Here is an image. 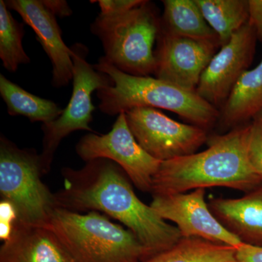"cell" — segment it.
I'll list each match as a JSON object with an SVG mask.
<instances>
[{"mask_svg": "<svg viewBox=\"0 0 262 262\" xmlns=\"http://www.w3.org/2000/svg\"><path fill=\"white\" fill-rule=\"evenodd\" d=\"M161 20L149 1L122 14L100 13L91 31L102 43L103 56L119 70L134 76L148 77L156 67L154 45Z\"/></svg>", "mask_w": 262, "mask_h": 262, "instance_id": "5b68a950", "label": "cell"}, {"mask_svg": "<svg viewBox=\"0 0 262 262\" xmlns=\"http://www.w3.org/2000/svg\"><path fill=\"white\" fill-rule=\"evenodd\" d=\"M125 114L139 145L161 162L194 154L208 140L205 129L175 121L157 108H134Z\"/></svg>", "mask_w": 262, "mask_h": 262, "instance_id": "9c48e42d", "label": "cell"}, {"mask_svg": "<svg viewBox=\"0 0 262 262\" xmlns=\"http://www.w3.org/2000/svg\"><path fill=\"white\" fill-rule=\"evenodd\" d=\"M94 67L113 81L111 85L97 91L98 108L105 115H119L134 108H163L206 130L220 118L218 108L196 92L157 77L128 75L110 64L103 56Z\"/></svg>", "mask_w": 262, "mask_h": 262, "instance_id": "3957f363", "label": "cell"}, {"mask_svg": "<svg viewBox=\"0 0 262 262\" xmlns=\"http://www.w3.org/2000/svg\"><path fill=\"white\" fill-rule=\"evenodd\" d=\"M0 94L11 116H24L31 122L48 124L57 120L63 110L51 100L29 93L18 84L0 75Z\"/></svg>", "mask_w": 262, "mask_h": 262, "instance_id": "ac0fdd59", "label": "cell"}, {"mask_svg": "<svg viewBox=\"0 0 262 262\" xmlns=\"http://www.w3.org/2000/svg\"><path fill=\"white\" fill-rule=\"evenodd\" d=\"M76 151L86 163L96 159L113 161L142 192H151L153 179L162 163L139 145L129 128L125 113L118 115L108 134L83 136Z\"/></svg>", "mask_w": 262, "mask_h": 262, "instance_id": "ba28073f", "label": "cell"}, {"mask_svg": "<svg viewBox=\"0 0 262 262\" xmlns=\"http://www.w3.org/2000/svg\"><path fill=\"white\" fill-rule=\"evenodd\" d=\"M248 21L256 31L257 39L262 41V0H248Z\"/></svg>", "mask_w": 262, "mask_h": 262, "instance_id": "484cf974", "label": "cell"}, {"mask_svg": "<svg viewBox=\"0 0 262 262\" xmlns=\"http://www.w3.org/2000/svg\"><path fill=\"white\" fill-rule=\"evenodd\" d=\"M144 262H237L236 248L196 237H182L173 247Z\"/></svg>", "mask_w": 262, "mask_h": 262, "instance_id": "ffe728a7", "label": "cell"}, {"mask_svg": "<svg viewBox=\"0 0 262 262\" xmlns=\"http://www.w3.org/2000/svg\"><path fill=\"white\" fill-rule=\"evenodd\" d=\"M256 39V31L248 21L211 58L201 76L196 94L215 108L223 106L252 63Z\"/></svg>", "mask_w": 262, "mask_h": 262, "instance_id": "30bf717a", "label": "cell"}, {"mask_svg": "<svg viewBox=\"0 0 262 262\" xmlns=\"http://www.w3.org/2000/svg\"><path fill=\"white\" fill-rule=\"evenodd\" d=\"M249 125L237 127L212 139L201 152L162 162L153 179V195L223 187L250 192L262 179L253 168L248 153Z\"/></svg>", "mask_w": 262, "mask_h": 262, "instance_id": "7a4b0ae2", "label": "cell"}, {"mask_svg": "<svg viewBox=\"0 0 262 262\" xmlns=\"http://www.w3.org/2000/svg\"><path fill=\"white\" fill-rule=\"evenodd\" d=\"M208 205L217 220L243 244L262 246V187L242 198H214Z\"/></svg>", "mask_w": 262, "mask_h": 262, "instance_id": "5bb4252c", "label": "cell"}, {"mask_svg": "<svg viewBox=\"0 0 262 262\" xmlns=\"http://www.w3.org/2000/svg\"><path fill=\"white\" fill-rule=\"evenodd\" d=\"M0 262H72L49 229L16 221L13 233L0 249Z\"/></svg>", "mask_w": 262, "mask_h": 262, "instance_id": "9a60e30c", "label": "cell"}, {"mask_svg": "<svg viewBox=\"0 0 262 262\" xmlns=\"http://www.w3.org/2000/svg\"><path fill=\"white\" fill-rule=\"evenodd\" d=\"M46 227L56 235L72 262H144L150 258L135 234L97 211L81 214L57 208Z\"/></svg>", "mask_w": 262, "mask_h": 262, "instance_id": "277c9868", "label": "cell"}, {"mask_svg": "<svg viewBox=\"0 0 262 262\" xmlns=\"http://www.w3.org/2000/svg\"><path fill=\"white\" fill-rule=\"evenodd\" d=\"M253 120H257V121L259 122L262 125V110L255 116Z\"/></svg>", "mask_w": 262, "mask_h": 262, "instance_id": "83f0119b", "label": "cell"}, {"mask_svg": "<svg viewBox=\"0 0 262 262\" xmlns=\"http://www.w3.org/2000/svg\"><path fill=\"white\" fill-rule=\"evenodd\" d=\"M220 46L212 41L171 35L160 29L155 51L157 78L196 92L203 72Z\"/></svg>", "mask_w": 262, "mask_h": 262, "instance_id": "7c38bea8", "label": "cell"}, {"mask_svg": "<svg viewBox=\"0 0 262 262\" xmlns=\"http://www.w3.org/2000/svg\"><path fill=\"white\" fill-rule=\"evenodd\" d=\"M202 14L216 34L221 47L230 40L248 23V3L246 0H195Z\"/></svg>", "mask_w": 262, "mask_h": 262, "instance_id": "d6986e66", "label": "cell"}, {"mask_svg": "<svg viewBox=\"0 0 262 262\" xmlns=\"http://www.w3.org/2000/svg\"><path fill=\"white\" fill-rule=\"evenodd\" d=\"M248 153L253 168L262 179V125L256 120L249 125Z\"/></svg>", "mask_w": 262, "mask_h": 262, "instance_id": "7402d4cb", "label": "cell"}, {"mask_svg": "<svg viewBox=\"0 0 262 262\" xmlns=\"http://www.w3.org/2000/svg\"><path fill=\"white\" fill-rule=\"evenodd\" d=\"M261 110L262 60L241 76L222 106L218 121L223 129L236 128Z\"/></svg>", "mask_w": 262, "mask_h": 262, "instance_id": "2e32d148", "label": "cell"}, {"mask_svg": "<svg viewBox=\"0 0 262 262\" xmlns=\"http://www.w3.org/2000/svg\"><path fill=\"white\" fill-rule=\"evenodd\" d=\"M123 170L107 159L87 162L80 170L64 168L63 189L55 194L58 208L70 211H101L126 226L150 258L173 247L182 238L150 206L136 196Z\"/></svg>", "mask_w": 262, "mask_h": 262, "instance_id": "6da1fadb", "label": "cell"}, {"mask_svg": "<svg viewBox=\"0 0 262 262\" xmlns=\"http://www.w3.org/2000/svg\"><path fill=\"white\" fill-rule=\"evenodd\" d=\"M237 262H262V246L243 244L236 248Z\"/></svg>", "mask_w": 262, "mask_h": 262, "instance_id": "d4e9b609", "label": "cell"}, {"mask_svg": "<svg viewBox=\"0 0 262 262\" xmlns=\"http://www.w3.org/2000/svg\"><path fill=\"white\" fill-rule=\"evenodd\" d=\"M97 3L101 8V14L113 15L126 13L142 5L144 0H100Z\"/></svg>", "mask_w": 262, "mask_h": 262, "instance_id": "cb8c5ba5", "label": "cell"}, {"mask_svg": "<svg viewBox=\"0 0 262 262\" xmlns=\"http://www.w3.org/2000/svg\"><path fill=\"white\" fill-rule=\"evenodd\" d=\"M5 2L8 9L16 11L35 32L38 42L53 66V85L56 88L68 85L73 78V61L70 48L63 42L56 16L45 6L42 0Z\"/></svg>", "mask_w": 262, "mask_h": 262, "instance_id": "4fadbf2b", "label": "cell"}, {"mask_svg": "<svg viewBox=\"0 0 262 262\" xmlns=\"http://www.w3.org/2000/svg\"><path fill=\"white\" fill-rule=\"evenodd\" d=\"M73 61V90L67 107L57 120L43 124L44 136L42 151L40 154L42 170L47 173L51 169L55 152L60 143L76 130L93 132L90 123L93 121L92 94L95 91L113 84L112 79L99 72L87 61L89 49L81 43L71 46Z\"/></svg>", "mask_w": 262, "mask_h": 262, "instance_id": "52a82bcc", "label": "cell"}, {"mask_svg": "<svg viewBox=\"0 0 262 262\" xmlns=\"http://www.w3.org/2000/svg\"><path fill=\"white\" fill-rule=\"evenodd\" d=\"M206 189L153 195L150 206L164 220L177 225L183 237H196L237 248L243 243L217 220L205 200Z\"/></svg>", "mask_w": 262, "mask_h": 262, "instance_id": "8fae6325", "label": "cell"}, {"mask_svg": "<svg viewBox=\"0 0 262 262\" xmlns=\"http://www.w3.org/2000/svg\"><path fill=\"white\" fill-rule=\"evenodd\" d=\"M160 29L177 37L219 43V38L207 23L195 0H163Z\"/></svg>", "mask_w": 262, "mask_h": 262, "instance_id": "e0dca14e", "label": "cell"}, {"mask_svg": "<svg viewBox=\"0 0 262 262\" xmlns=\"http://www.w3.org/2000/svg\"><path fill=\"white\" fill-rule=\"evenodd\" d=\"M24 24L17 21L5 2L0 1V58L5 70L15 73L20 64L30 63L22 45Z\"/></svg>", "mask_w": 262, "mask_h": 262, "instance_id": "44dd1931", "label": "cell"}, {"mask_svg": "<svg viewBox=\"0 0 262 262\" xmlns=\"http://www.w3.org/2000/svg\"><path fill=\"white\" fill-rule=\"evenodd\" d=\"M0 238L5 242L13 233L18 215L13 205L3 200L0 203Z\"/></svg>", "mask_w": 262, "mask_h": 262, "instance_id": "603a6c76", "label": "cell"}, {"mask_svg": "<svg viewBox=\"0 0 262 262\" xmlns=\"http://www.w3.org/2000/svg\"><path fill=\"white\" fill-rule=\"evenodd\" d=\"M40 155L20 149L5 136L0 139V193L14 207L18 222L46 227L57 208L56 196L41 180Z\"/></svg>", "mask_w": 262, "mask_h": 262, "instance_id": "8992f818", "label": "cell"}, {"mask_svg": "<svg viewBox=\"0 0 262 262\" xmlns=\"http://www.w3.org/2000/svg\"><path fill=\"white\" fill-rule=\"evenodd\" d=\"M42 3L55 16H70L72 13L68 3L63 0H42Z\"/></svg>", "mask_w": 262, "mask_h": 262, "instance_id": "4316f807", "label": "cell"}]
</instances>
